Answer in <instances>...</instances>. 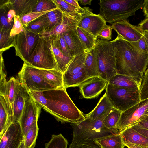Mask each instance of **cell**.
Wrapping results in <instances>:
<instances>
[{
  "instance_id": "cell-1",
  "label": "cell",
  "mask_w": 148,
  "mask_h": 148,
  "mask_svg": "<svg viewBox=\"0 0 148 148\" xmlns=\"http://www.w3.org/2000/svg\"><path fill=\"white\" fill-rule=\"evenodd\" d=\"M29 92L42 108L62 123L77 124L86 119L85 114L73 103L65 88Z\"/></svg>"
},
{
  "instance_id": "cell-2",
  "label": "cell",
  "mask_w": 148,
  "mask_h": 148,
  "mask_svg": "<svg viewBox=\"0 0 148 148\" xmlns=\"http://www.w3.org/2000/svg\"><path fill=\"white\" fill-rule=\"evenodd\" d=\"M117 74L125 76L140 87L148 67V54L139 51L130 43L117 36L112 41Z\"/></svg>"
},
{
  "instance_id": "cell-3",
  "label": "cell",
  "mask_w": 148,
  "mask_h": 148,
  "mask_svg": "<svg viewBox=\"0 0 148 148\" xmlns=\"http://www.w3.org/2000/svg\"><path fill=\"white\" fill-rule=\"evenodd\" d=\"M145 0H100L99 14L106 22L112 24L127 19L142 9Z\"/></svg>"
},
{
  "instance_id": "cell-4",
  "label": "cell",
  "mask_w": 148,
  "mask_h": 148,
  "mask_svg": "<svg viewBox=\"0 0 148 148\" xmlns=\"http://www.w3.org/2000/svg\"><path fill=\"white\" fill-rule=\"evenodd\" d=\"M105 93L112 107L122 112L141 101L139 88H126L108 83Z\"/></svg>"
},
{
  "instance_id": "cell-5",
  "label": "cell",
  "mask_w": 148,
  "mask_h": 148,
  "mask_svg": "<svg viewBox=\"0 0 148 148\" xmlns=\"http://www.w3.org/2000/svg\"><path fill=\"white\" fill-rule=\"evenodd\" d=\"M96 42L99 76L108 82L117 74L112 41L97 39Z\"/></svg>"
},
{
  "instance_id": "cell-6",
  "label": "cell",
  "mask_w": 148,
  "mask_h": 148,
  "mask_svg": "<svg viewBox=\"0 0 148 148\" xmlns=\"http://www.w3.org/2000/svg\"><path fill=\"white\" fill-rule=\"evenodd\" d=\"M24 63L39 69L58 70L53 52L45 38L40 37L31 55Z\"/></svg>"
},
{
  "instance_id": "cell-7",
  "label": "cell",
  "mask_w": 148,
  "mask_h": 148,
  "mask_svg": "<svg viewBox=\"0 0 148 148\" xmlns=\"http://www.w3.org/2000/svg\"><path fill=\"white\" fill-rule=\"evenodd\" d=\"M19 81L27 91L41 92L57 89L47 82L41 74L40 69L24 64L18 73Z\"/></svg>"
},
{
  "instance_id": "cell-8",
  "label": "cell",
  "mask_w": 148,
  "mask_h": 148,
  "mask_svg": "<svg viewBox=\"0 0 148 148\" xmlns=\"http://www.w3.org/2000/svg\"><path fill=\"white\" fill-rule=\"evenodd\" d=\"M110 111L94 121H90L86 119L77 124H71L73 131V135L92 137L98 139L110 135L120 133L110 130L104 125L103 120Z\"/></svg>"
},
{
  "instance_id": "cell-9",
  "label": "cell",
  "mask_w": 148,
  "mask_h": 148,
  "mask_svg": "<svg viewBox=\"0 0 148 148\" xmlns=\"http://www.w3.org/2000/svg\"><path fill=\"white\" fill-rule=\"evenodd\" d=\"M148 109V98L121 113L116 128L120 132L137 125L142 121L143 116Z\"/></svg>"
},
{
  "instance_id": "cell-10",
  "label": "cell",
  "mask_w": 148,
  "mask_h": 148,
  "mask_svg": "<svg viewBox=\"0 0 148 148\" xmlns=\"http://www.w3.org/2000/svg\"><path fill=\"white\" fill-rule=\"evenodd\" d=\"M39 38V34L27 30L16 35L14 37L13 45L16 56L26 62Z\"/></svg>"
},
{
  "instance_id": "cell-11",
  "label": "cell",
  "mask_w": 148,
  "mask_h": 148,
  "mask_svg": "<svg viewBox=\"0 0 148 148\" xmlns=\"http://www.w3.org/2000/svg\"><path fill=\"white\" fill-rule=\"evenodd\" d=\"M42 107L29 95L27 99L19 122L25 137L28 131L37 123Z\"/></svg>"
},
{
  "instance_id": "cell-12",
  "label": "cell",
  "mask_w": 148,
  "mask_h": 148,
  "mask_svg": "<svg viewBox=\"0 0 148 148\" xmlns=\"http://www.w3.org/2000/svg\"><path fill=\"white\" fill-rule=\"evenodd\" d=\"M85 12L82 14L77 26L97 38L102 29L107 25L106 22L99 14L93 13L89 7L83 8Z\"/></svg>"
},
{
  "instance_id": "cell-13",
  "label": "cell",
  "mask_w": 148,
  "mask_h": 148,
  "mask_svg": "<svg viewBox=\"0 0 148 148\" xmlns=\"http://www.w3.org/2000/svg\"><path fill=\"white\" fill-rule=\"evenodd\" d=\"M62 12L63 17L61 22L50 30L42 33L40 34L41 37L47 38L60 35L77 28L82 14Z\"/></svg>"
},
{
  "instance_id": "cell-14",
  "label": "cell",
  "mask_w": 148,
  "mask_h": 148,
  "mask_svg": "<svg viewBox=\"0 0 148 148\" xmlns=\"http://www.w3.org/2000/svg\"><path fill=\"white\" fill-rule=\"evenodd\" d=\"M108 82L100 77L90 78L78 86L82 97L91 99L98 96Z\"/></svg>"
},
{
  "instance_id": "cell-15",
  "label": "cell",
  "mask_w": 148,
  "mask_h": 148,
  "mask_svg": "<svg viewBox=\"0 0 148 148\" xmlns=\"http://www.w3.org/2000/svg\"><path fill=\"white\" fill-rule=\"evenodd\" d=\"M24 140L19 122H13L0 139V148H18Z\"/></svg>"
},
{
  "instance_id": "cell-16",
  "label": "cell",
  "mask_w": 148,
  "mask_h": 148,
  "mask_svg": "<svg viewBox=\"0 0 148 148\" xmlns=\"http://www.w3.org/2000/svg\"><path fill=\"white\" fill-rule=\"evenodd\" d=\"M112 27L117 36L129 42L137 41L143 36L138 26L131 24L127 19L114 22Z\"/></svg>"
},
{
  "instance_id": "cell-17",
  "label": "cell",
  "mask_w": 148,
  "mask_h": 148,
  "mask_svg": "<svg viewBox=\"0 0 148 148\" xmlns=\"http://www.w3.org/2000/svg\"><path fill=\"white\" fill-rule=\"evenodd\" d=\"M60 35L52 36L45 38H47L53 52L58 71L64 73L73 57L66 56L61 51L59 43Z\"/></svg>"
},
{
  "instance_id": "cell-18",
  "label": "cell",
  "mask_w": 148,
  "mask_h": 148,
  "mask_svg": "<svg viewBox=\"0 0 148 148\" xmlns=\"http://www.w3.org/2000/svg\"><path fill=\"white\" fill-rule=\"evenodd\" d=\"M29 95V92L18 79L16 94L13 104V122L19 121L26 101Z\"/></svg>"
},
{
  "instance_id": "cell-19",
  "label": "cell",
  "mask_w": 148,
  "mask_h": 148,
  "mask_svg": "<svg viewBox=\"0 0 148 148\" xmlns=\"http://www.w3.org/2000/svg\"><path fill=\"white\" fill-rule=\"evenodd\" d=\"M63 34L66 42L73 56L85 51H88L79 38L77 28L64 32Z\"/></svg>"
},
{
  "instance_id": "cell-20",
  "label": "cell",
  "mask_w": 148,
  "mask_h": 148,
  "mask_svg": "<svg viewBox=\"0 0 148 148\" xmlns=\"http://www.w3.org/2000/svg\"><path fill=\"white\" fill-rule=\"evenodd\" d=\"M124 144H132L148 146V138L132 127L120 132Z\"/></svg>"
},
{
  "instance_id": "cell-21",
  "label": "cell",
  "mask_w": 148,
  "mask_h": 148,
  "mask_svg": "<svg viewBox=\"0 0 148 148\" xmlns=\"http://www.w3.org/2000/svg\"><path fill=\"white\" fill-rule=\"evenodd\" d=\"M112 108L105 93L93 110L88 114H85V117L90 121L96 120L108 112Z\"/></svg>"
},
{
  "instance_id": "cell-22",
  "label": "cell",
  "mask_w": 148,
  "mask_h": 148,
  "mask_svg": "<svg viewBox=\"0 0 148 148\" xmlns=\"http://www.w3.org/2000/svg\"><path fill=\"white\" fill-rule=\"evenodd\" d=\"M13 122L5 98L0 95V139Z\"/></svg>"
},
{
  "instance_id": "cell-23",
  "label": "cell",
  "mask_w": 148,
  "mask_h": 148,
  "mask_svg": "<svg viewBox=\"0 0 148 148\" xmlns=\"http://www.w3.org/2000/svg\"><path fill=\"white\" fill-rule=\"evenodd\" d=\"M11 7L15 10L16 15H24L32 12L38 0H9Z\"/></svg>"
},
{
  "instance_id": "cell-24",
  "label": "cell",
  "mask_w": 148,
  "mask_h": 148,
  "mask_svg": "<svg viewBox=\"0 0 148 148\" xmlns=\"http://www.w3.org/2000/svg\"><path fill=\"white\" fill-rule=\"evenodd\" d=\"M84 68L90 78L99 77L97 55L96 46L94 48L88 52Z\"/></svg>"
},
{
  "instance_id": "cell-25",
  "label": "cell",
  "mask_w": 148,
  "mask_h": 148,
  "mask_svg": "<svg viewBox=\"0 0 148 148\" xmlns=\"http://www.w3.org/2000/svg\"><path fill=\"white\" fill-rule=\"evenodd\" d=\"M40 73L48 83L58 88H64L63 83V73L55 69H40Z\"/></svg>"
},
{
  "instance_id": "cell-26",
  "label": "cell",
  "mask_w": 148,
  "mask_h": 148,
  "mask_svg": "<svg viewBox=\"0 0 148 148\" xmlns=\"http://www.w3.org/2000/svg\"><path fill=\"white\" fill-rule=\"evenodd\" d=\"M18 80L12 77L7 81L3 95L6 102L10 115L13 119V104L16 94Z\"/></svg>"
},
{
  "instance_id": "cell-27",
  "label": "cell",
  "mask_w": 148,
  "mask_h": 148,
  "mask_svg": "<svg viewBox=\"0 0 148 148\" xmlns=\"http://www.w3.org/2000/svg\"><path fill=\"white\" fill-rule=\"evenodd\" d=\"M95 141L102 148H124L125 146L120 133L107 136Z\"/></svg>"
},
{
  "instance_id": "cell-28",
  "label": "cell",
  "mask_w": 148,
  "mask_h": 148,
  "mask_svg": "<svg viewBox=\"0 0 148 148\" xmlns=\"http://www.w3.org/2000/svg\"><path fill=\"white\" fill-rule=\"evenodd\" d=\"M90 77L85 68L75 74L65 75H63V83L64 88L78 86L87 80Z\"/></svg>"
},
{
  "instance_id": "cell-29",
  "label": "cell",
  "mask_w": 148,
  "mask_h": 148,
  "mask_svg": "<svg viewBox=\"0 0 148 148\" xmlns=\"http://www.w3.org/2000/svg\"><path fill=\"white\" fill-rule=\"evenodd\" d=\"M88 52L85 51L74 56L63 75H73L79 72L84 68Z\"/></svg>"
},
{
  "instance_id": "cell-30",
  "label": "cell",
  "mask_w": 148,
  "mask_h": 148,
  "mask_svg": "<svg viewBox=\"0 0 148 148\" xmlns=\"http://www.w3.org/2000/svg\"><path fill=\"white\" fill-rule=\"evenodd\" d=\"M94 138L73 136L69 148H102L96 143Z\"/></svg>"
},
{
  "instance_id": "cell-31",
  "label": "cell",
  "mask_w": 148,
  "mask_h": 148,
  "mask_svg": "<svg viewBox=\"0 0 148 148\" xmlns=\"http://www.w3.org/2000/svg\"><path fill=\"white\" fill-rule=\"evenodd\" d=\"M44 16L47 23L42 32L49 31L58 25L61 22L63 17L62 12L57 8L46 14Z\"/></svg>"
},
{
  "instance_id": "cell-32",
  "label": "cell",
  "mask_w": 148,
  "mask_h": 148,
  "mask_svg": "<svg viewBox=\"0 0 148 148\" xmlns=\"http://www.w3.org/2000/svg\"><path fill=\"white\" fill-rule=\"evenodd\" d=\"M121 113L119 110L112 108L103 120L105 127L110 130L120 132L116 129V127Z\"/></svg>"
},
{
  "instance_id": "cell-33",
  "label": "cell",
  "mask_w": 148,
  "mask_h": 148,
  "mask_svg": "<svg viewBox=\"0 0 148 148\" xmlns=\"http://www.w3.org/2000/svg\"><path fill=\"white\" fill-rule=\"evenodd\" d=\"M108 83L113 85L124 88H140L138 84L132 79L127 76L117 74L111 79Z\"/></svg>"
},
{
  "instance_id": "cell-34",
  "label": "cell",
  "mask_w": 148,
  "mask_h": 148,
  "mask_svg": "<svg viewBox=\"0 0 148 148\" xmlns=\"http://www.w3.org/2000/svg\"><path fill=\"white\" fill-rule=\"evenodd\" d=\"M77 29L79 38L86 50L89 51L94 48L96 45L97 39L94 36L78 26Z\"/></svg>"
},
{
  "instance_id": "cell-35",
  "label": "cell",
  "mask_w": 148,
  "mask_h": 148,
  "mask_svg": "<svg viewBox=\"0 0 148 148\" xmlns=\"http://www.w3.org/2000/svg\"><path fill=\"white\" fill-rule=\"evenodd\" d=\"M11 29L0 27V53H2L11 47H13L14 37L10 36Z\"/></svg>"
},
{
  "instance_id": "cell-36",
  "label": "cell",
  "mask_w": 148,
  "mask_h": 148,
  "mask_svg": "<svg viewBox=\"0 0 148 148\" xmlns=\"http://www.w3.org/2000/svg\"><path fill=\"white\" fill-rule=\"evenodd\" d=\"M39 129L38 123H36L28 131L24 139L25 148H34L35 147Z\"/></svg>"
},
{
  "instance_id": "cell-37",
  "label": "cell",
  "mask_w": 148,
  "mask_h": 148,
  "mask_svg": "<svg viewBox=\"0 0 148 148\" xmlns=\"http://www.w3.org/2000/svg\"><path fill=\"white\" fill-rule=\"evenodd\" d=\"M68 142L61 134H53L50 140L45 144V148H67Z\"/></svg>"
},
{
  "instance_id": "cell-38",
  "label": "cell",
  "mask_w": 148,
  "mask_h": 148,
  "mask_svg": "<svg viewBox=\"0 0 148 148\" xmlns=\"http://www.w3.org/2000/svg\"><path fill=\"white\" fill-rule=\"evenodd\" d=\"M57 8L62 12L71 14H82L85 12L84 8H80L68 3L64 0H53Z\"/></svg>"
},
{
  "instance_id": "cell-39",
  "label": "cell",
  "mask_w": 148,
  "mask_h": 148,
  "mask_svg": "<svg viewBox=\"0 0 148 148\" xmlns=\"http://www.w3.org/2000/svg\"><path fill=\"white\" fill-rule=\"evenodd\" d=\"M47 23L44 15L30 22L25 28L26 30L39 34L44 30Z\"/></svg>"
},
{
  "instance_id": "cell-40",
  "label": "cell",
  "mask_w": 148,
  "mask_h": 148,
  "mask_svg": "<svg viewBox=\"0 0 148 148\" xmlns=\"http://www.w3.org/2000/svg\"><path fill=\"white\" fill-rule=\"evenodd\" d=\"M56 8L44 12H32L20 16V20L23 26L25 28L28 24L31 22Z\"/></svg>"
},
{
  "instance_id": "cell-41",
  "label": "cell",
  "mask_w": 148,
  "mask_h": 148,
  "mask_svg": "<svg viewBox=\"0 0 148 148\" xmlns=\"http://www.w3.org/2000/svg\"><path fill=\"white\" fill-rule=\"evenodd\" d=\"M57 8L53 0H38L32 12H44Z\"/></svg>"
},
{
  "instance_id": "cell-42",
  "label": "cell",
  "mask_w": 148,
  "mask_h": 148,
  "mask_svg": "<svg viewBox=\"0 0 148 148\" xmlns=\"http://www.w3.org/2000/svg\"><path fill=\"white\" fill-rule=\"evenodd\" d=\"M26 31V29L21 21L20 16L15 15L14 18L13 24L10 31V36L14 37L22 32Z\"/></svg>"
},
{
  "instance_id": "cell-43",
  "label": "cell",
  "mask_w": 148,
  "mask_h": 148,
  "mask_svg": "<svg viewBox=\"0 0 148 148\" xmlns=\"http://www.w3.org/2000/svg\"><path fill=\"white\" fill-rule=\"evenodd\" d=\"M141 100L148 98V67L145 71L140 88Z\"/></svg>"
},
{
  "instance_id": "cell-44",
  "label": "cell",
  "mask_w": 148,
  "mask_h": 148,
  "mask_svg": "<svg viewBox=\"0 0 148 148\" xmlns=\"http://www.w3.org/2000/svg\"><path fill=\"white\" fill-rule=\"evenodd\" d=\"M1 69L0 79V95L4 94L5 85L7 81L6 80V73L5 70L4 61L1 53Z\"/></svg>"
},
{
  "instance_id": "cell-45",
  "label": "cell",
  "mask_w": 148,
  "mask_h": 148,
  "mask_svg": "<svg viewBox=\"0 0 148 148\" xmlns=\"http://www.w3.org/2000/svg\"><path fill=\"white\" fill-rule=\"evenodd\" d=\"M130 43L140 53L148 54V47L143 36L138 41Z\"/></svg>"
},
{
  "instance_id": "cell-46",
  "label": "cell",
  "mask_w": 148,
  "mask_h": 148,
  "mask_svg": "<svg viewBox=\"0 0 148 148\" xmlns=\"http://www.w3.org/2000/svg\"><path fill=\"white\" fill-rule=\"evenodd\" d=\"M112 28V26L107 25L101 31L97 38H100L101 40H111Z\"/></svg>"
},
{
  "instance_id": "cell-47",
  "label": "cell",
  "mask_w": 148,
  "mask_h": 148,
  "mask_svg": "<svg viewBox=\"0 0 148 148\" xmlns=\"http://www.w3.org/2000/svg\"><path fill=\"white\" fill-rule=\"evenodd\" d=\"M59 43L61 50L63 54L67 57H73L64 40L63 34H61L60 35Z\"/></svg>"
},
{
  "instance_id": "cell-48",
  "label": "cell",
  "mask_w": 148,
  "mask_h": 148,
  "mask_svg": "<svg viewBox=\"0 0 148 148\" xmlns=\"http://www.w3.org/2000/svg\"><path fill=\"white\" fill-rule=\"evenodd\" d=\"M1 26L0 27L7 29H11L13 25L12 23H9L5 15L1 14L0 18Z\"/></svg>"
},
{
  "instance_id": "cell-49",
  "label": "cell",
  "mask_w": 148,
  "mask_h": 148,
  "mask_svg": "<svg viewBox=\"0 0 148 148\" xmlns=\"http://www.w3.org/2000/svg\"><path fill=\"white\" fill-rule=\"evenodd\" d=\"M131 127L148 138V130L141 127L138 124Z\"/></svg>"
},
{
  "instance_id": "cell-50",
  "label": "cell",
  "mask_w": 148,
  "mask_h": 148,
  "mask_svg": "<svg viewBox=\"0 0 148 148\" xmlns=\"http://www.w3.org/2000/svg\"><path fill=\"white\" fill-rule=\"evenodd\" d=\"M138 27L142 33L145 31H148V17L142 20Z\"/></svg>"
},
{
  "instance_id": "cell-51",
  "label": "cell",
  "mask_w": 148,
  "mask_h": 148,
  "mask_svg": "<svg viewBox=\"0 0 148 148\" xmlns=\"http://www.w3.org/2000/svg\"><path fill=\"white\" fill-rule=\"evenodd\" d=\"M142 10L146 18L148 17V0H145Z\"/></svg>"
},
{
  "instance_id": "cell-52",
  "label": "cell",
  "mask_w": 148,
  "mask_h": 148,
  "mask_svg": "<svg viewBox=\"0 0 148 148\" xmlns=\"http://www.w3.org/2000/svg\"><path fill=\"white\" fill-rule=\"evenodd\" d=\"M68 3L75 7L81 8H82L80 6L78 2L79 0H64Z\"/></svg>"
},
{
  "instance_id": "cell-53",
  "label": "cell",
  "mask_w": 148,
  "mask_h": 148,
  "mask_svg": "<svg viewBox=\"0 0 148 148\" xmlns=\"http://www.w3.org/2000/svg\"><path fill=\"white\" fill-rule=\"evenodd\" d=\"M125 146L128 148H147L146 147L141 145L132 144H124Z\"/></svg>"
},
{
  "instance_id": "cell-54",
  "label": "cell",
  "mask_w": 148,
  "mask_h": 148,
  "mask_svg": "<svg viewBox=\"0 0 148 148\" xmlns=\"http://www.w3.org/2000/svg\"><path fill=\"white\" fill-rule=\"evenodd\" d=\"M141 127L148 130V120L145 119L138 124Z\"/></svg>"
},
{
  "instance_id": "cell-55",
  "label": "cell",
  "mask_w": 148,
  "mask_h": 148,
  "mask_svg": "<svg viewBox=\"0 0 148 148\" xmlns=\"http://www.w3.org/2000/svg\"><path fill=\"white\" fill-rule=\"evenodd\" d=\"M79 1L80 4L82 5H91L92 0H79Z\"/></svg>"
},
{
  "instance_id": "cell-56",
  "label": "cell",
  "mask_w": 148,
  "mask_h": 148,
  "mask_svg": "<svg viewBox=\"0 0 148 148\" xmlns=\"http://www.w3.org/2000/svg\"><path fill=\"white\" fill-rule=\"evenodd\" d=\"M143 33L148 47V31H145Z\"/></svg>"
},
{
  "instance_id": "cell-57",
  "label": "cell",
  "mask_w": 148,
  "mask_h": 148,
  "mask_svg": "<svg viewBox=\"0 0 148 148\" xmlns=\"http://www.w3.org/2000/svg\"><path fill=\"white\" fill-rule=\"evenodd\" d=\"M148 117V109L146 111L144 114L143 118L142 121L144 120L146 118Z\"/></svg>"
},
{
  "instance_id": "cell-58",
  "label": "cell",
  "mask_w": 148,
  "mask_h": 148,
  "mask_svg": "<svg viewBox=\"0 0 148 148\" xmlns=\"http://www.w3.org/2000/svg\"><path fill=\"white\" fill-rule=\"evenodd\" d=\"M18 148H25L24 144V140L22 142Z\"/></svg>"
},
{
  "instance_id": "cell-59",
  "label": "cell",
  "mask_w": 148,
  "mask_h": 148,
  "mask_svg": "<svg viewBox=\"0 0 148 148\" xmlns=\"http://www.w3.org/2000/svg\"><path fill=\"white\" fill-rule=\"evenodd\" d=\"M145 119H146V120H148V117L147 118H146ZM144 119V120H145Z\"/></svg>"
},
{
  "instance_id": "cell-60",
  "label": "cell",
  "mask_w": 148,
  "mask_h": 148,
  "mask_svg": "<svg viewBox=\"0 0 148 148\" xmlns=\"http://www.w3.org/2000/svg\"><path fill=\"white\" fill-rule=\"evenodd\" d=\"M146 148H148V147H146Z\"/></svg>"
},
{
  "instance_id": "cell-61",
  "label": "cell",
  "mask_w": 148,
  "mask_h": 148,
  "mask_svg": "<svg viewBox=\"0 0 148 148\" xmlns=\"http://www.w3.org/2000/svg\"><path fill=\"white\" fill-rule=\"evenodd\" d=\"M128 148L127 147V148Z\"/></svg>"
}]
</instances>
